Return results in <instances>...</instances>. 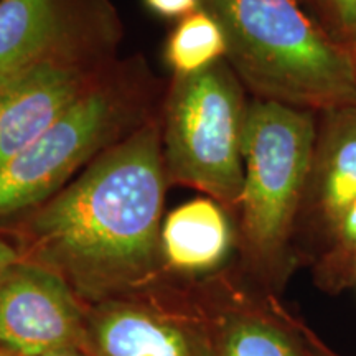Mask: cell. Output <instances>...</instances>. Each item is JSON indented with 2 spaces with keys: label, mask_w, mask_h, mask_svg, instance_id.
I'll list each match as a JSON object with an SVG mask.
<instances>
[{
  "label": "cell",
  "mask_w": 356,
  "mask_h": 356,
  "mask_svg": "<svg viewBox=\"0 0 356 356\" xmlns=\"http://www.w3.org/2000/svg\"><path fill=\"white\" fill-rule=\"evenodd\" d=\"M165 167L157 124L115 142L25 225L26 259L74 292L106 299L152 277L160 256Z\"/></svg>",
  "instance_id": "1"
},
{
  "label": "cell",
  "mask_w": 356,
  "mask_h": 356,
  "mask_svg": "<svg viewBox=\"0 0 356 356\" xmlns=\"http://www.w3.org/2000/svg\"><path fill=\"white\" fill-rule=\"evenodd\" d=\"M226 35V60L261 99L305 111L356 104L353 51L297 0H202Z\"/></svg>",
  "instance_id": "2"
},
{
  "label": "cell",
  "mask_w": 356,
  "mask_h": 356,
  "mask_svg": "<svg viewBox=\"0 0 356 356\" xmlns=\"http://www.w3.org/2000/svg\"><path fill=\"white\" fill-rule=\"evenodd\" d=\"M317 131L310 111L275 101L248 106L239 208L246 249L273 277L286 264L289 239L314 168Z\"/></svg>",
  "instance_id": "3"
},
{
  "label": "cell",
  "mask_w": 356,
  "mask_h": 356,
  "mask_svg": "<svg viewBox=\"0 0 356 356\" xmlns=\"http://www.w3.org/2000/svg\"><path fill=\"white\" fill-rule=\"evenodd\" d=\"M246 113L243 89L225 60L177 76L162 136L167 180L203 191L222 207H239Z\"/></svg>",
  "instance_id": "4"
},
{
  "label": "cell",
  "mask_w": 356,
  "mask_h": 356,
  "mask_svg": "<svg viewBox=\"0 0 356 356\" xmlns=\"http://www.w3.org/2000/svg\"><path fill=\"white\" fill-rule=\"evenodd\" d=\"M137 101L119 84L97 81L61 119L0 167V220L35 210L74 173L124 139Z\"/></svg>",
  "instance_id": "5"
},
{
  "label": "cell",
  "mask_w": 356,
  "mask_h": 356,
  "mask_svg": "<svg viewBox=\"0 0 356 356\" xmlns=\"http://www.w3.org/2000/svg\"><path fill=\"white\" fill-rule=\"evenodd\" d=\"M118 35L111 0H0V86L44 61L92 63Z\"/></svg>",
  "instance_id": "6"
},
{
  "label": "cell",
  "mask_w": 356,
  "mask_h": 356,
  "mask_svg": "<svg viewBox=\"0 0 356 356\" xmlns=\"http://www.w3.org/2000/svg\"><path fill=\"white\" fill-rule=\"evenodd\" d=\"M88 351V323L74 291L47 267L22 259L0 275V350L40 356Z\"/></svg>",
  "instance_id": "7"
},
{
  "label": "cell",
  "mask_w": 356,
  "mask_h": 356,
  "mask_svg": "<svg viewBox=\"0 0 356 356\" xmlns=\"http://www.w3.org/2000/svg\"><path fill=\"white\" fill-rule=\"evenodd\" d=\"M97 83L92 63L44 61L0 86V167L61 119Z\"/></svg>",
  "instance_id": "8"
},
{
  "label": "cell",
  "mask_w": 356,
  "mask_h": 356,
  "mask_svg": "<svg viewBox=\"0 0 356 356\" xmlns=\"http://www.w3.org/2000/svg\"><path fill=\"white\" fill-rule=\"evenodd\" d=\"M91 356H208L177 323L127 304H106L88 325Z\"/></svg>",
  "instance_id": "9"
},
{
  "label": "cell",
  "mask_w": 356,
  "mask_h": 356,
  "mask_svg": "<svg viewBox=\"0 0 356 356\" xmlns=\"http://www.w3.org/2000/svg\"><path fill=\"white\" fill-rule=\"evenodd\" d=\"M233 231L222 204L210 197L190 200L168 213L160 228V256L177 273L202 274L228 256Z\"/></svg>",
  "instance_id": "10"
},
{
  "label": "cell",
  "mask_w": 356,
  "mask_h": 356,
  "mask_svg": "<svg viewBox=\"0 0 356 356\" xmlns=\"http://www.w3.org/2000/svg\"><path fill=\"white\" fill-rule=\"evenodd\" d=\"M310 180L333 226L356 200V104L327 111Z\"/></svg>",
  "instance_id": "11"
},
{
  "label": "cell",
  "mask_w": 356,
  "mask_h": 356,
  "mask_svg": "<svg viewBox=\"0 0 356 356\" xmlns=\"http://www.w3.org/2000/svg\"><path fill=\"white\" fill-rule=\"evenodd\" d=\"M208 356H309L284 310L252 304L229 305L213 322Z\"/></svg>",
  "instance_id": "12"
},
{
  "label": "cell",
  "mask_w": 356,
  "mask_h": 356,
  "mask_svg": "<svg viewBox=\"0 0 356 356\" xmlns=\"http://www.w3.org/2000/svg\"><path fill=\"white\" fill-rule=\"evenodd\" d=\"M226 50L228 43L220 22L200 8L178 20L165 42L163 58L175 76H190L225 60Z\"/></svg>",
  "instance_id": "13"
},
{
  "label": "cell",
  "mask_w": 356,
  "mask_h": 356,
  "mask_svg": "<svg viewBox=\"0 0 356 356\" xmlns=\"http://www.w3.org/2000/svg\"><path fill=\"white\" fill-rule=\"evenodd\" d=\"M284 315H286L287 322L291 323V327L297 332L300 341L304 343L307 355L309 356H343L341 353H338L333 346L328 345L317 332L312 330L309 325L302 322L300 318L292 317V315H289L287 312H284Z\"/></svg>",
  "instance_id": "14"
},
{
  "label": "cell",
  "mask_w": 356,
  "mask_h": 356,
  "mask_svg": "<svg viewBox=\"0 0 356 356\" xmlns=\"http://www.w3.org/2000/svg\"><path fill=\"white\" fill-rule=\"evenodd\" d=\"M144 3L155 15L178 20L202 8V0H144Z\"/></svg>",
  "instance_id": "15"
},
{
  "label": "cell",
  "mask_w": 356,
  "mask_h": 356,
  "mask_svg": "<svg viewBox=\"0 0 356 356\" xmlns=\"http://www.w3.org/2000/svg\"><path fill=\"white\" fill-rule=\"evenodd\" d=\"M338 241L346 251H356V200L335 225Z\"/></svg>",
  "instance_id": "16"
},
{
  "label": "cell",
  "mask_w": 356,
  "mask_h": 356,
  "mask_svg": "<svg viewBox=\"0 0 356 356\" xmlns=\"http://www.w3.org/2000/svg\"><path fill=\"white\" fill-rule=\"evenodd\" d=\"M337 24L346 33H356V0H328Z\"/></svg>",
  "instance_id": "17"
},
{
  "label": "cell",
  "mask_w": 356,
  "mask_h": 356,
  "mask_svg": "<svg viewBox=\"0 0 356 356\" xmlns=\"http://www.w3.org/2000/svg\"><path fill=\"white\" fill-rule=\"evenodd\" d=\"M22 261V254L10 244L0 239V275L6 274L12 266Z\"/></svg>",
  "instance_id": "18"
},
{
  "label": "cell",
  "mask_w": 356,
  "mask_h": 356,
  "mask_svg": "<svg viewBox=\"0 0 356 356\" xmlns=\"http://www.w3.org/2000/svg\"><path fill=\"white\" fill-rule=\"evenodd\" d=\"M0 356H13L10 353H6V351L0 350ZM40 356H91L88 355L86 350H79V348H71V350H60V351H53V353H44Z\"/></svg>",
  "instance_id": "19"
},
{
  "label": "cell",
  "mask_w": 356,
  "mask_h": 356,
  "mask_svg": "<svg viewBox=\"0 0 356 356\" xmlns=\"http://www.w3.org/2000/svg\"><path fill=\"white\" fill-rule=\"evenodd\" d=\"M353 51V56H355V63H356V50H351Z\"/></svg>",
  "instance_id": "20"
},
{
  "label": "cell",
  "mask_w": 356,
  "mask_h": 356,
  "mask_svg": "<svg viewBox=\"0 0 356 356\" xmlns=\"http://www.w3.org/2000/svg\"><path fill=\"white\" fill-rule=\"evenodd\" d=\"M355 279H356V259H355Z\"/></svg>",
  "instance_id": "21"
}]
</instances>
